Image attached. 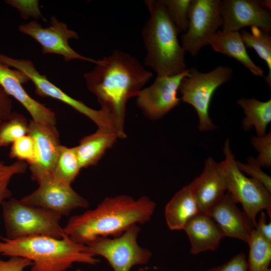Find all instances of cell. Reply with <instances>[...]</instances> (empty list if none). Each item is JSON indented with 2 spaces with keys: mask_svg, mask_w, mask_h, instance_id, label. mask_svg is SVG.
Here are the masks:
<instances>
[{
  "mask_svg": "<svg viewBox=\"0 0 271 271\" xmlns=\"http://www.w3.org/2000/svg\"><path fill=\"white\" fill-rule=\"evenodd\" d=\"M150 17L142 35L146 55L145 64L157 76H173L185 71V51L180 44L178 33L165 10L163 0H146Z\"/></svg>",
  "mask_w": 271,
  "mask_h": 271,
  "instance_id": "4",
  "label": "cell"
},
{
  "mask_svg": "<svg viewBox=\"0 0 271 271\" xmlns=\"http://www.w3.org/2000/svg\"><path fill=\"white\" fill-rule=\"evenodd\" d=\"M233 73L232 68L228 66H219L206 73L191 68L182 79L179 88L181 94L180 100L195 108L199 118L200 131L212 130L216 128L209 116L211 100L215 90L229 81Z\"/></svg>",
  "mask_w": 271,
  "mask_h": 271,
  "instance_id": "7",
  "label": "cell"
},
{
  "mask_svg": "<svg viewBox=\"0 0 271 271\" xmlns=\"http://www.w3.org/2000/svg\"><path fill=\"white\" fill-rule=\"evenodd\" d=\"M254 229L262 237L271 242V222H266V214L262 211H260Z\"/></svg>",
  "mask_w": 271,
  "mask_h": 271,
  "instance_id": "37",
  "label": "cell"
},
{
  "mask_svg": "<svg viewBox=\"0 0 271 271\" xmlns=\"http://www.w3.org/2000/svg\"><path fill=\"white\" fill-rule=\"evenodd\" d=\"M12 107V100L10 96L0 85V125L11 115Z\"/></svg>",
  "mask_w": 271,
  "mask_h": 271,
  "instance_id": "36",
  "label": "cell"
},
{
  "mask_svg": "<svg viewBox=\"0 0 271 271\" xmlns=\"http://www.w3.org/2000/svg\"><path fill=\"white\" fill-rule=\"evenodd\" d=\"M250 140L259 154L255 158L256 162L261 168H269L271 166V131L262 136H252Z\"/></svg>",
  "mask_w": 271,
  "mask_h": 271,
  "instance_id": "31",
  "label": "cell"
},
{
  "mask_svg": "<svg viewBox=\"0 0 271 271\" xmlns=\"http://www.w3.org/2000/svg\"><path fill=\"white\" fill-rule=\"evenodd\" d=\"M32 265L31 260L22 257L12 256L7 260L0 258V271H24Z\"/></svg>",
  "mask_w": 271,
  "mask_h": 271,
  "instance_id": "35",
  "label": "cell"
},
{
  "mask_svg": "<svg viewBox=\"0 0 271 271\" xmlns=\"http://www.w3.org/2000/svg\"><path fill=\"white\" fill-rule=\"evenodd\" d=\"M0 63L13 67L24 73L35 86V93L42 97H50L59 100L92 120L98 128L111 131L116 134L109 116L102 110L92 109L83 102L65 93L50 82L45 75H42L29 60L17 59L0 53Z\"/></svg>",
  "mask_w": 271,
  "mask_h": 271,
  "instance_id": "9",
  "label": "cell"
},
{
  "mask_svg": "<svg viewBox=\"0 0 271 271\" xmlns=\"http://www.w3.org/2000/svg\"><path fill=\"white\" fill-rule=\"evenodd\" d=\"M29 122L22 114L13 112L0 125V148L8 146L18 139L28 134Z\"/></svg>",
  "mask_w": 271,
  "mask_h": 271,
  "instance_id": "27",
  "label": "cell"
},
{
  "mask_svg": "<svg viewBox=\"0 0 271 271\" xmlns=\"http://www.w3.org/2000/svg\"><path fill=\"white\" fill-rule=\"evenodd\" d=\"M166 11L178 34L185 33L188 27L192 0H163Z\"/></svg>",
  "mask_w": 271,
  "mask_h": 271,
  "instance_id": "28",
  "label": "cell"
},
{
  "mask_svg": "<svg viewBox=\"0 0 271 271\" xmlns=\"http://www.w3.org/2000/svg\"><path fill=\"white\" fill-rule=\"evenodd\" d=\"M95 65L83 75L87 87L111 120L118 138L124 139L126 102L138 96L153 74L137 58L117 50L97 60Z\"/></svg>",
  "mask_w": 271,
  "mask_h": 271,
  "instance_id": "1",
  "label": "cell"
},
{
  "mask_svg": "<svg viewBox=\"0 0 271 271\" xmlns=\"http://www.w3.org/2000/svg\"><path fill=\"white\" fill-rule=\"evenodd\" d=\"M189 185L200 212L207 214L221 199L226 191L219 163L211 157L205 160L202 173Z\"/></svg>",
  "mask_w": 271,
  "mask_h": 271,
  "instance_id": "17",
  "label": "cell"
},
{
  "mask_svg": "<svg viewBox=\"0 0 271 271\" xmlns=\"http://www.w3.org/2000/svg\"><path fill=\"white\" fill-rule=\"evenodd\" d=\"M249 253L247 260L248 271H271V242L259 234L254 228L247 243Z\"/></svg>",
  "mask_w": 271,
  "mask_h": 271,
  "instance_id": "24",
  "label": "cell"
},
{
  "mask_svg": "<svg viewBox=\"0 0 271 271\" xmlns=\"http://www.w3.org/2000/svg\"><path fill=\"white\" fill-rule=\"evenodd\" d=\"M206 271H248L246 256L238 253L226 262Z\"/></svg>",
  "mask_w": 271,
  "mask_h": 271,
  "instance_id": "34",
  "label": "cell"
},
{
  "mask_svg": "<svg viewBox=\"0 0 271 271\" xmlns=\"http://www.w3.org/2000/svg\"><path fill=\"white\" fill-rule=\"evenodd\" d=\"M222 31H239L246 27H256L268 33L271 31V15L259 1H220Z\"/></svg>",
  "mask_w": 271,
  "mask_h": 271,
  "instance_id": "15",
  "label": "cell"
},
{
  "mask_svg": "<svg viewBox=\"0 0 271 271\" xmlns=\"http://www.w3.org/2000/svg\"><path fill=\"white\" fill-rule=\"evenodd\" d=\"M240 34L247 48L254 49L267 64L268 73L264 77L268 87H271V37L269 33L256 27H251V33L242 30Z\"/></svg>",
  "mask_w": 271,
  "mask_h": 271,
  "instance_id": "25",
  "label": "cell"
},
{
  "mask_svg": "<svg viewBox=\"0 0 271 271\" xmlns=\"http://www.w3.org/2000/svg\"><path fill=\"white\" fill-rule=\"evenodd\" d=\"M29 134L33 138L35 148L34 163L29 165L32 179L37 183L53 175L61 145L55 126L31 120Z\"/></svg>",
  "mask_w": 271,
  "mask_h": 271,
  "instance_id": "14",
  "label": "cell"
},
{
  "mask_svg": "<svg viewBox=\"0 0 271 271\" xmlns=\"http://www.w3.org/2000/svg\"><path fill=\"white\" fill-rule=\"evenodd\" d=\"M223 152L224 159L219 163L226 190L237 203H241L243 212L254 228L259 212L265 210L270 218L271 192L261 182L246 177L239 169L229 139L224 143Z\"/></svg>",
  "mask_w": 271,
  "mask_h": 271,
  "instance_id": "6",
  "label": "cell"
},
{
  "mask_svg": "<svg viewBox=\"0 0 271 271\" xmlns=\"http://www.w3.org/2000/svg\"><path fill=\"white\" fill-rule=\"evenodd\" d=\"M9 157L32 164L35 158V144L28 134L14 141L10 150Z\"/></svg>",
  "mask_w": 271,
  "mask_h": 271,
  "instance_id": "30",
  "label": "cell"
},
{
  "mask_svg": "<svg viewBox=\"0 0 271 271\" xmlns=\"http://www.w3.org/2000/svg\"><path fill=\"white\" fill-rule=\"evenodd\" d=\"M199 213L198 204L189 185L174 195L165 210L167 225L172 230L183 229L187 222Z\"/></svg>",
  "mask_w": 271,
  "mask_h": 271,
  "instance_id": "20",
  "label": "cell"
},
{
  "mask_svg": "<svg viewBox=\"0 0 271 271\" xmlns=\"http://www.w3.org/2000/svg\"><path fill=\"white\" fill-rule=\"evenodd\" d=\"M26 170L25 162L18 161L6 165L0 160V205L11 196L9 185L12 178L16 175L24 173Z\"/></svg>",
  "mask_w": 271,
  "mask_h": 271,
  "instance_id": "29",
  "label": "cell"
},
{
  "mask_svg": "<svg viewBox=\"0 0 271 271\" xmlns=\"http://www.w3.org/2000/svg\"><path fill=\"white\" fill-rule=\"evenodd\" d=\"M214 51L234 58L256 76H263V70L256 65L249 56L239 31H218L211 40Z\"/></svg>",
  "mask_w": 271,
  "mask_h": 271,
  "instance_id": "21",
  "label": "cell"
},
{
  "mask_svg": "<svg viewBox=\"0 0 271 271\" xmlns=\"http://www.w3.org/2000/svg\"><path fill=\"white\" fill-rule=\"evenodd\" d=\"M236 203L227 192L208 214L217 224L224 237L237 238L247 243L253 228Z\"/></svg>",
  "mask_w": 271,
  "mask_h": 271,
  "instance_id": "18",
  "label": "cell"
},
{
  "mask_svg": "<svg viewBox=\"0 0 271 271\" xmlns=\"http://www.w3.org/2000/svg\"><path fill=\"white\" fill-rule=\"evenodd\" d=\"M188 72L187 69L176 75L157 76L150 86L142 89L136 103L145 115L152 120L158 119L177 106L181 100L177 96L179 86Z\"/></svg>",
  "mask_w": 271,
  "mask_h": 271,
  "instance_id": "13",
  "label": "cell"
},
{
  "mask_svg": "<svg viewBox=\"0 0 271 271\" xmlns=\"http://www.w3.org/2000/svg\"><path fill=\"white\" fill-rule=\"evenodd\" d=\"M5 2L19 10L23 19H28L30 16L36 19L42 17L38 1L8 0Z\"/></svg>",
  "mask_w": 271,
  "mask_h": 271,
  "instance_id": "33",
  "label": "cell"
},
{
  "mask_svg": "<svg viewBox=\"0 0 271 271\" xmlns=\"http://www.w3.org/2000/svg\"><path fill=\"white\" fill-rule=\"evenodd\" d=\"M156 206L148 197H108L97 206L71 217L63 228L73 241L87 245L99 237H117L133 225L149 221Z\"/></svg>",
  "mask_w": 271,
  "mask_h": 271,
  "instance_id": "2",
  "label": "cell"
},
{
  "mask_svg": "<svg viewBox=\"0 0 271 271\" xmlns=\"http://www.w3.org/2000/svg\"><path fill=\"white\" fill-rule=\"evenodd\" d=\"M237 103L245 115L242 120L243 129L248 130L253 126L257 136L265 134L267 126L271 122V99L261 101L254 98H241Z\"/></svg>",
  "mask_w": 271,
  "mask_h": 271,
  "instance_id": "23",
  "label": "cell"
},
{
  "mask_svg": "<svg viewBox=\"0 0 271 271\" xmlns=\"http://www.w3.org/2000/svg\"><path fill=\"white\" fill-rule=\"evenodd\" d=\"M140 230L136 224L120 236L97 237L86 245V250L104 257L114 271H130L134 265L147 263L152 257L151 251L138 243Z\"/></svg>",
  "mask_w": 271,
  "mask_h": 271,
  "instance_id": "8",
  "label": "cell"
},
{
  "mask_svg": "<svg viewBox=\"0 0 271 271\" xmlns=\"http://www.w3.org/2000/svg\"><path fill=\"white\" fill-rule=\"evenodd\" d=\"M0 238V254L29 259L31 271H66L74 263L95 265L99 261L87 251L86 245L67 235L62 238L41 235Z\"/></svg>",
  "mask_w": 271,
  "mask_h": 271,
  "instance_id": "3",
  "label": "cell"
},
{
  "mask_svg": "<svg viewBox=\"0 0 271 271\" xmlns=\"http://www.w3.org/2000/svg\"><path fill=\"white\" fill-rule=\"evenodd\" d=\"M183 229L189 238L190 252L193 254L216 250L224 237L210 216L203 213H199L191 219Z\"/></svg>",
  "mask_w": 271,
  "mask_h": 271,
  "instance_id": "19",
  "label": "cell"
},
{
  "mask_svg": "<svg viewBox=\"0 0 271 271\" xmlns=\"http://www.w3.org/2000/svg\"><path fill=\"white\" fill-rule=\"evenodd\" d=\"M29 81L28 76L22 72L0 63V85L5 91L25 107L31 116L32 120L55 126L56 117L54 112L31 97L24 88L23 84Z\"/></svg>",
  "mask_w": 271,
  "mask_h": 271,
  "instance_id": "16",
  "label": "cell"
},
{
  "mask_svg": "<svg viewBox=\"0 0 271 271\" xmlns=\"http://www.w3.org/2000/svg\"><path fill=\"white\" fill-rule=\"evenodd\" d=\"M220 0H192L187 31L181 36L185 52L196 56L222 26Z\"/></svg>",
  "mask_w": 271,
  "mask_h": 271,
  "instance_id": "10",
  "label": "cell"
},
{
  "mask_svg": "<svg viewBox=\"0 0 271 271\" xmlns=\"http://www.w3.org/2000/svg\"><path fill=\"white\" fill-rule=\"evenodd\" d=\"M50 22L48 27L43 28L37 21H32L20 25L19 30L38 42L42 47L43 54L60 55L66 61L78 59L97 63V60L80 55L70 46L69 40L79 38L75 31L69 29L66 24L59 21L55 17H51Z\"/></svg>",
  "mask_w": 271,
  "mask_h": 271,
  "instance_id": "11",
  "label": "cell"
},
{
  "mask_svg": "<svg viewBox=\"0 0 271 271\" xmlns=\"http://www.w3.org/2000/svg\"><path fill=\"white\" fill-rule=\"evenodd\" d=\"M38 188L20 199L24 203L68 215L77 208H87L88 202L68 185L60 182L52 176L39 182Z\"/></svg>",
  "mask_w": 271,
  "mask_h": 271,
  "instance_id": "12",
  "label": "cell"
},
{
  "mask_svg": "<svg viewBox=\"0 0 271 271\" xmlns=\"http://www.w3.org/2000/svg\"><path fill=\"white\" fill-rule=\"evenodd\" d=\"M2 206L8 238L39 235L62 238L66 236L60 224V214L14 198L4 201Z\"/></svg>",
  "mask_w": 271,
  "mask_h": 271,
  "instance_id": "5",
  "label": "cell"
},
{
  "mask_svg": "<svg viewBox=\"0 0 271 271\" xmlns=\"http://www.w3.org/2000/svg\"><path fill=\"white\" fill-rule=\"evenodd\" d=\"M260 1V4L261 5V6L264 8H265V9L267 10H270V4H271V3H270V1H268V0H264V1Z\"/></svg>",
  "mask_w": 271,
  "mask_h": 271,
  "instance_id": "38",
  "label": "cell"
},
{
  "mask_svg": "<svg viewBox=\"0 0 271 271\" xmlns=\"http://www.w3.org/2000/svg\"><path fill=\"white\" fill-rule=\"evenodd\" d=\"M117 139L115 132L100 128L82 138L75 147L81 168L96 165L106 150L115 144Z\"/></svg>",
  "mask_w": 271,
  "mask_h": 271,
  "instance_id": "22",
  "label": "cell"
},
{
  "mask_svg": "<svg viewBox=\"0 0 271 271\" xmlns=\"http://www.w3.org/2000/svg\"><path fill=\"white\" fill-rule=\"evenodd\" d=\"M81 169L75 147L61 145L52 177L60 182L71 185Z\"/></svg>",
  "mask_w": 271,
  "mask_h": 271,
  "instance_id": "26",
  "label": "cell"
},
{
  "mask_svg": "<svg viewBox=\"0 0 271 271\" xmlns=\"http://www.w3.org/2000/svg\"><path fill=\"white\" fill-rule=\"evenodd\" d=\"M236 164L242 173H245L261 182L271 192V178L261 170L255 158L249 157L247 159V164L236 161Z\"/></svg>",
  "mask_w": 271,
  "mask_h": 271,
  "instance_id": "32",
  "label": "cell"
}]
</instances>
